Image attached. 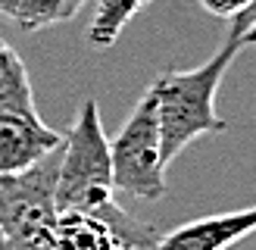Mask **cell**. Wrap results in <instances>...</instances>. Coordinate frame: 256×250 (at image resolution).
Here are the masks:
<instances>
[{"label": "cell", "mask_w": 256, "mask_h": 250, "mask_svg": "<svg viewBox=\"0 0 256 250\" xmlns=\"http://www.w3.org/2000/svg\"><path fill=\"white\" fill-rule=\"evenodd\" d=\"M0 250H34V247H25V244H19V241H10V238H4V234H0Z\"/></svg>", "instance_id": "7c38bea8"}, {"label": "cell", "mask_w": 256, "mask_h": 250, "mask_svg": "<svg viewBox=\"0 0 256 250\" xmlns=\"http://www.w3.org/2000/svg\"><path fill=\"white\" fill-rule=\"evenodd\" d=\"M253 16H256V6L234 16L222 47L206 62H200L194 69H184V72L169 69L153 78L150 91H153V104H156L160 150H162L166 166L190 141H197L203 134H219L228 128V122L216 112V94H219V84L225 78L228 66L244 50V32L253 22Z\"/></svg>", "instance_id": "7a4b0ae2"}, {"label": "cell", "mask_w": 256, "mask_h": 250, "mask_svg": "<svg viewBox=\"0 0 256 250\" xmlns=\"http://www.w3.org/2000/svg\"><path fill=\"white\" fill-rule=\"evenodd\" d=\"M116 247V238L97 216L66 210L56 216L54 228V250H110Z\"/></svg>", "instance_id": "ba28073f"}, {"label": "cell", "mask_w": 256, "mask_h": 250, "mask_svg": "<svg viewBox=\"0 0 256 250\" xmlns=\"http://www.w3.org/2000/svg\"><path fill=\"white\" fill-rule=\"evenodd\" d=\"M256 44V16H253V22L247 25V32H244V47H253Z\"/></svg>", "instance_id": "4fadbf2b"}, {"label": "cell", "mask_w": 256, "mask_h": 250, "mask_svg": "<svg viewBox=\"0 0 256 250\" xmlns=\"http://www.w3.org/2000/svg\"><path fill=\"white\" fill-rule=\"evenodd\" d=\"M150 0H97L91 25H88V41L97 50H106L119 41V34L125 32V25L132 22Z\"/></svg>", "instance_id": "30bf717a"}, {"label": "cell", "mask_w": 256, "mask_h": 250, "mask_svg": "<svg viewBox=\"0 0 256 250\" xmlns=\"http://www.w3.org/2000/svg\"><path fill=\"white\" fill-rule=\"evenodd\" d=\"M60 147L34 166L0 178V234L34 250H54Z\"/></svg>", "instance_id": "3957f363"}, {"label": "cell", "mask_w": 256, "mask_h": 250, "mask_svg": "<svg viewBox=\"0 0 256 250\" xmlns=\"http://www.w3.org/2000/svg\"><path fill=\"white\" fill-rule=\"evenodd\" d=\"M0 110H25L38 112L32 75L25 69L22 56L0 38Z\"/></svg>", "instance_id": "9c48e42d"}, {"label": "cell", "mask_w": 256, "mask_h": 250, "mask_svg": "<svg viewBox=\"0 0 256 250\" xmlns=\"http://www.w3.org/2000/svg\"><path fill=\"white\" fill-rule=\"evenodd\" d=\"M110 250H128V247H119V244H116V247H110Z\"/></svg>", "instance_id": "5bb4252c"}, {"label": "cell", "mask_w": 256, "mask_h": 250, "mask_svg": "<svg viewBox=\"0 0 256 250\" xmlns=\"http://www.w3.org/2000/svg\"><path fill=\"white\" fill-rule=\"evenodd\" d=\"M203 12H210L216 19H228L232 22L234 16H240L244 10L256 6V0H197Z\"/></svg>", "instance_id": "8fae6325"}, {"label": "cell", "mask_w": 256, "mask_h": 250, "mask_svg": "<svg viewBox=\"0 0 256 250\" xmlns=\"http://www.w3.org/2000/svg\"><path fill=\"white\" fill-rule=\"evenodd\" d=\"M112 188L134 200L166 197V162L160 150V122L153 91L147 88L119 134L110 141Z\"/></svg>", "instance_id": "277c9868"}, {"label": "cell", "mask_w": 256, "mask_h": 250, "mask_svg": "<svg viewBox=\"0 0 256 250\" xmlns=\"http://www.w3.org/2000/svg\"><path fill=\"white\" fill-rule=\"evenodd\" d=\"M256 232V204L232 212H216L160 234L153 250H228Z\"/></svg>", "instance_id": "8992f818"}, {"label": "cell", "mask_w": 256, "mask_h": 250, "mask_svg": "<svg viewBox=\"0 0 256 250\" xmlns=\"http://www.w3.org/2000/svg\"><path fill=\"white\" fill-rule=\"evenodd\" d=\"M112 194L116 188H112L110 138L100 122L97 100H84L78 106V116L62 132L56 166V210L97 216L112 232L119 247L153 250L162 232H156L147 222H138L132 212H125L112 200Z\"/></svg>", "instance_id": "6da1fadb"}, {"label": "cell", "mask_w": 256, "mask_h": 250, "mask_svg": "<svg viewBox=\"0 0 256 250\" xmlns=\"http://www.w3.org/2000/svg\"><path fill=\"white\" fill-rule=\"evenodd\" d=\"M84 4L88 0H0V16L22 32H41L75 19Z\"/></svg>", "instance_id": "52a82bcc"}, {"label": "cell", "mask_w": 256, "mask_h": 250, "mask_svg": "<svg viewBox=\"0 0 256 250\" xmlns=\"http://www.w3.org/2000/svg\"><path fill=\"white\" fill-rule=\"evenodd\" d=\"M60 144L62 134L50 128L38 112L0 110V178L25 172Z\"/></svg>", "instance_id": "5b68a950"}]
</instances>
